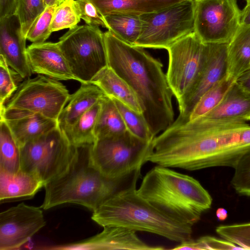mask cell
<instances>
[{
  "mask_svg": "<svg viewBox=\"0 0 250 250\" xmlns=\"http://www.w3.org/2000/svg\"><path fill=\"white\" fill-rule=\"evenodd\" d=\"M250 150V125L246 122H211L198 118L172 123L151 142L149 162L194 171L234 168Z\"/></svg>",
  "mask_w": 250,
  "mask_h": 250,
  "instance_id": "6da1fadb",
  "label": "cell"
},
{
  "mask_svg": "<svg viewBox=\"0 0 250 250\" xmlns=\"http://www.w3.org/2000/svg\"><path fill=\"white\" fill-rule=\"evenodd\" d=\"M107 66L133 89L154 138L174 122V94L163 63L143 48L130 45L110 31L104 33Z\"/></svg>",
  "mask_w": 250,
  "mask_h": 250,
  "instance_id": "7a4b0ae2",
  "label": "cell"
},
{
  "mask_svg": "<svg viewBox=\"0 0 250 250\" xmlns=\"http://www.w3.org/2000/svg\"><path fill=\"white\" fill-rule=\"evenodd\" d=\"M90 146L79 147L78 157L69 170L44 186L42 209L72 203L83 206L93 212L108 199L137 184L141 169L114 178L102 174L90 162Z\"/></svg>",
  "mask_w": 250,
  "mask_h": 250,
  "instance_id": "3957f363",
  "label": "cell"
},
{
  "mask_svg": "<svg viewBox=\"0 0 250 250\" xmlns=\"http://www.w3.org/2000/svg\"><path fill=\"white\" fill-rule=\"evenodd\" d=\"M137 192L161 212L192 226L212 202L198 181L159 165L146 174Z\"/></svg>",
  "mask_w": 250,
  "mask_h": 250,
  "instance_id": "277c9868",
  "label": "cell"
},
{
  "mask_svg": "<svg viewBox=\"0 0 250 250\" xmlns=\"http://www.w3.org/2000/svg\"><path fill=\"white\" fill-rule=\"evenodd\" d=\"M136 185L103 203L93 211L92 220L103 227L117 226L148 232L179 243L191 239L192 226L157 209L138 194Z\"/></svg>",
  "mask_w": 250,
  "mask_h": 250,
  "instance_id": "5b68a950",
  "label": "cell"
},
{
  "mask_svg": "<svg viewBox=\"0 0 250 250\" xmlns=\"http://www.w3.org/2000/svg\"><path fill=\"white\" fill-rule=\"evenodd\" d=\"M20 148L21 169L36 176L44 186L66 173L79 153L59 125Z\"/></svg>",
  "mask_w": 250,
  "mask_h": 250,
  "instance_id": "8992f818",
  "label": "cell"
},
{
  "mask_svg": "<svg viewBox=\"0 0 250 250\" xmlns=\"http://www.w3.org/2000/svg\"><path fill=\"white\" fill-rule=\"evenodd\" d=\"M151 143L138 139L128 131L121 135L98 139L89 146V159L104 176L121 177L141 169L147 162Z\"/></svg>",
  "mask_w": 250,
  "mask_h": 250,
  "instance_id": "52a82bcc",
  "label": "cell"
},
{
  "mask_svg": "<svg viewBox=\"0 0 250 250\" xmlns=\"http://www.w3.org/2000/svg\"><path fill=\"white\" fill-rule=\"evenodd\" d=\"M57 43L73 74L81 83H90L107 65L104 35L99 26L77 25Z\"/></svg>",
  "mask_w": 250,
  "mask_h": 250,
  "instance_id": "ba28073f",
  "label": "cell"
},
{
  "mask_svg": "<svg viewBox=\"0 0 250 250\" xmlns=\"http://www.w3.org/2000/svg\"><path fill=\"white\" fill-rule=\"evenodd\" d=\"M194 0H185L140 16L142 28L134 46L167 49L194 32Z\"/></svg>",
  "mask_w": 250,
  "mask_h": 250,
  "instance_id": "9c48e42d",
  "label": "cell"
},
{
  "mask_svg": "<svg viewBox=\"0 0 250 250\" xmlns=\"http://www.w3.org/2000/svg\"><path fill=\"white\" fill-rule=\"evenodd\" d=\"M167 50L168 54L167 77L179 107L200 77L206 62L207 45L193 32L174 42Z\"/></svg>",
  "mask_w": 250,
  "mask_h": 250,
  "instance_id": "30bf717a",
  "label": "cell"
},
{
  "mask_svg": "<svg viewBox=\"0 0 250 250\" xmlns=\"http://www.w3.org/2000/svg\"><path fill=\"white\" fill-rule=\"evenodd\" d=\"M194 32L205 43H229L240 25L236 0H194Z\"/></svg>",
  "mask_w": 250,
  "mask_h": 250,
  "instance_id": "8fae6325",
  "label": "cell"
},
{
  "mask_svg": "<svg viewBox=\"0 0 250 250\" xmlns=\"http://www.w3.org/2000/svg\"><path fill=\"white\" fill-rule=\"evenodd\" d=\"M70 97L62 83L39 75L22 82L5 107L28 110L58 121Z\"/></svg>",
  "mask_w": 250,
  "mask_h": 250,
  "instance_id": "7c38bea8",
  "label": "cell"
},
{
  "mask_svg": "<svg viewBox=\"0 0 250 250\" xmlns=\"http://www.w3.org/2000/svg\"><path fill=\"white\" fill-rule=\"evenodd\" d=\"M46 225L41 207L23 203L0 213V250L17 249Z\"/></svg>",
  "mask_w": 250,
  "mask_h": 250,
  "instance_id": "4fadbf2b",
  "label": "cell"
},
{
  "mask_svg": "<svg viewBox=\"0 0 250 250\" xmlns=\"http://www.w3.org/2000/svg\"><path fill=\"white\" fill-rule=\"evenodd\" d=\"M228 43H207L206 62L192 91L179 106V115L174 124L186 123L193 107L202 96L227 74Z\"/></svg>",
  "mask_w": 250,
  "mask_h": 250,
  "instance_id": "5bb4252c",
  "label": "cell"
},
{
  "mask_svg": "<svg viewBox=\"0 0 250 250\" xmlns=\"http://www.w3.org/2000/svg\"><path fill=\"white\" fill-rule=\"evenodd\" d=\"M99 233L76 243L60 246L56 250H162L161 246L148 245L136 231L122 227L106 226Z\"/></svg>",
  "mask_w": 250,
  "mask_h": 250,
  "instance_id": "9a60e30c",
  "label": "cell"
},
{
  "mask_svg": "<svg viewBox=\"0 0 250 250\" xmlns=\"http://www.w3.org/2000/svg\"><path fill=\"white\" fill-rule=\"evenodd\" d=\"M26 37L15 14L0 19V55L24 80L32 74L27 54Z\"/></svg>",
  "mask_w": 250,
  "mask_h": 250,
  "instance_id": "2e32d148",
  "label": "cell"
},
{
  "mask_svg": "<svg viewBox=\"0 0 250 250\" xmlns=\"http://www.w3.org/2000/svg\"><path fill=\"white\" fill-rule=\"evenodd\" d=\"M0 120L6 123L20 147L59 125L57 120L17 108L5 107Z\"/></svg>",
  "mask_w": 250,
  "mask_h": 250,
  "instance_id": "e0dca14e",
  "label": "cell"
},
{
  "mask_svg": "<svg viewBox=\"0 0 250 250\" xmlns=\"http://www.w3.org/2000/svg\"><path fill=\"white\" fill-rule=\"evenodd\" d=\"M27 54L32 73L57 80L78 81L57 42L32 43L27 47Z\"/></svg>",
  "mask_w": 250,
  "mask_h": 250,
  "instance_id": "ac0fdd59",
  "label": "cell"
},
{
  "mask_svg": "<svg viewBox=\"0 0 250 250\" xmlns=\"http://www.w3.org/2000/svg\"><path fill=\"white\" fill-rule=\"evenodd\" d=\"M211 122H247L250 121V93L236 81L220 103L200 117Z\"/></svg>",
  "mask_w": 250,
  "mask_h": 250,
  "instance_id": "d6986e66",
  "label": "cell"
},
{
  "mask_svg": "<svg viewBox=\"0 0 250 250\" xmlns=\"http://www.w3.org/2000/svg\"><path fill=\"white\" fill-rule=\"evenodd\" d=\"M105 95L98 86L92 83H82L79 89L70 95L67 105L58 118L59 126L63 132L68 129Z\"/></svg>",
  "mask_w": 250,
  "mask_h": 250,
  "instance_id": "ffe728a7",
  "label": "cell"
},
{
  "mask_svg": "<svg viewBox=\"0 0 250 250\" xmlns=\"http://www.w3.org/2000/svg\"><path fill=\"white\" fill-rule=\"evenodd\" d=\"M91 83L98 86L107 96L115 99L138 114L143 108L136 93L130 86L107 65L92 79Z\"/></svg>",
  "mask_w": 250,
  "mask_h": 250,
  "instance_id": "44dd1931",
  "label": "cell"
},
{
  "mask_svg": "<svg viewBox=\"0 0 250 250\" xmlns=\"http://www.w3.org/2000/svg\"><path fill=\"white\" fill-rule=\"evenodd\" d=\"M43 187L36 176L21 169L16 174L0 170V203L31 198Z\"/></svg>",
  "mask_w": 250,
  "mask_h": 250,
  "instance_id": "7402d4cb",
  "label": "cell"
},
{
  "mask_svg": "<svg viewBox=\"0 0 250 250\" xmlns=\"http://www.w3.org/2000/svg\"><path fill=\"white\" fill-rule=\"evenodd\" d=\"M227 75L236 81L250 69V24H240L228 44Z\"/></svg>",
  "mask_w": 250,
  "mask_h": 250,
  "instance_id": "603a6c76",
  "label": "cell"
},
{
  "mask_svg": "<svg viewBox=\"0 0 250 250\" xmlns=\"http://www.w3.org/2000/svg\"><path fill=\"white\" fill-rule=\"evenodd\" d=\"M103 16L111 13L140 16L153 12L183 0H90Z\"/></svg>",
  "mask_w": 250,
  "mask_h": 250,
  "instance_id": "cb8c5ba5",
  "label": "cell"
},
{
  "mask_svg": "<svg viewBox=\"0 0 250 250\" xmlns=\"http://www.w3.org/2000/svg\"><path fill=\"white\" fill-rule=\"evenodd\" d=\"M101 109L96 121V140L121 135L127 131L113 100L105 95L101 100Z\"/></svg>",
  "mask_w": 250,
  "mask_h": 250,
  "instance_id": "d4e9b609",
  "label": "cell"
},
{
  "mask_svg": "<svg viewBox=\"0 0 250 250\" xmlns=\"http://www.w3.org/2000/svg\"><path fill=\"white\" fill-rule=\"evenodd\" d=\"M101 107L100 100L64 132L72 145L80 147L94 143L96 140L95 127Z\"/></svg>",
  "mask_w": 250,
  "mask_h": 250,
  "instance_id": "484cf974",
  "label": "cell"
},
{
  "mask_svg": "<svg viewBox=\"0 0 250 250\" xmlns=\"http://www.w3.org/2000/svg\"><path fill=\"white\" fill-rule=\"evenodd\" d=\"M108 30L121 40L134 45L142 28L140 16L111 13L103 16Z\"/></svg>",
  "mask_w": 250,
  "mask_h": 250,
  "instance_id": "4316f807",
  "label": "cell"
},
{
  "mask_svg": "<svg viewBox=\"0 0 250 250\" xmlns=\"http://www.w3.org/2000/svg\"><path fill=\"white\" fill-rule=\"evenodd\" d=\"M0 170L16 174L21 169L20 146L3 120H0Z\"/></svg>",
  "mask_w": 250,
  "mask_h": 250,
  "instance_id": "83f0119b",
  "label": "cell"
},
{
  "mask_svg": "<svg viewBox=\"0 0 250 250\" xmlns=\"http://www.w3.org/2000/svg\"><path fill=\"white\" fill-rule=\"evenodd\" d=\"M235 81L226 74L215 83L200 98L190 112L187 122L200 117L215 107Z\"/></svg>",
  "mask_w": 250,
  "mask_h": 250,
  "instance_id": "f1b7e54d",
  "label": "cell"
},
{
  "mask_svg": "<svg viewBox=\"0 0 250 250\" xmlns=\"http://www.w3.org/2000/svg\"><path fill=\"white\" fill-rule=\"evenodd\" d=\"M111 98L116 105L127 131L138 139L151 143L154 137L144 116L137 113L120 101Z\"/></svg>",
  "mask_w": 250,
  "mask_h": 250,
  "instance_id": "f546056e",
  "label": "cell"
},
{
  "mask_svg": "<svg viewBox=\"0 0 250 250\" xmlns=\"http://www.w3.org/2000/svg\"><path fill=\"white\" fill-rule=\"evenodd\" d=\"M46 8L44 0H14V14L20 21L25 37L34 21Z\"/></svg>",
  "mask_w": 250,
  "mask_h": 250,
  "instance_id": "4dcf8cb0",
  "label": "cell"
},
{
  "mask_svg": "<svg viewBox=\"0 0 250 250\" xmlns=\"http://www.w3.org/2000/svg\"><path fill=\"white\" fill-rule=\"evenodd\" d=\"M23 80L0 55V113L5 109V104L16 91Z\"/></svg>",
  "mask_w": 250,
  "mask_h": 250,
  "instance_id": "1f68e13d",
  "label": "cell"
},
{
  "mask_svg": "<svg viewBox=\"0 0 250 250\" xmlns=\"http://www.w3.org/2000/svg\"><path fill=\"white\" fill-rule=\"evenodd\" d=\"M75 0H64L55 10L51 30L52 32L63 29L72 28L80 21Z\"/></svg>",
  "mask_w": 250,
  "mask_h": 250,
  "instance_id": "d6a6232c",
  "label": "cell"
},
{
  "mask_svg": "<svg viewBox=\"0 0 250 250\" xmlns=\"http://www.w3.org/2000/svg\"><path fill=\"white\" fill-rule=\"evenodd\" d=\"M215 230L224 239L244 250H250V223L220 226Z\"/></svg>",
  "mask_w": 250,
  "mask_h": 250,
  "instance_id": "836d02e7",
  "label": "cell"
},
{
  "mask_svg": "<svg viewBox=\"0 0 250 250\" xmlns=\"http://www.w3.org/2000/svg\"><path fill=\"white\" fill-rule=\"evenodd\" d=\"M56 7H46L31 26L26 36V40L34 43L45 42L52 33L51 24Z\"/></svg>",
  "mask_w": 250,
  "mask_h": 250,
  "instance_id": "e575fe53",
  "label": "cell"
},
{
  "mask_svg": "<svg viewBox=\"0 0 250 250\" xmlns=\"http://www.w3.org/2000/svg\"><path fill=\"white\" fill-rule=\"evenodd\" d=\"M173 250H244L242 248L226 240L210 236L201 237L196 240L192 238L179 243Z\"/></svg>",
  "mask_w": 250,
  "mask_h": 250,
  "instance_id": "d590c367",
  "label": "cell"
},
{
  "mask_svg": "<svg viewBox=\"0 0 250 250\" xmlns=\"http://www.w3.org/2000/svg\"><path fill=\"white\" fill-rule=\"evenodd\" d=\"M230 183L239 194L250 196V150L239 160L234 167Z\"/></svg>",
  "mask_w": 250,
  "mask_h": 250,
  "instance_id": "8d00e7d4",
  "label": "cell"
},
{
  "mask_svg": "<svg viewBox=\"0 0 250 250\" xmlns=\"http://www.w3.org/2000/svg\"><path fill=\"white\" fill-rule=\"evenodd\" d=\"M79 16L86 24L106 28L104 17L90 0H75Z\"/></svg>",
  "mask_w": 250,
  "mask_h": 250,
  "instance_id": "74e56055",
  "label": "cell"
},
{
  "mask_svg": "<svg viewBox=\"0 0 250 250\" xmlns=\"http://www.w3.org/2000/svg\"><path fill=\"white\" fill-rule=\"evenodd\" d=\"M14 14V0H0V19Z\"/></svg>",
  "mask_w": 250,
  "mask_h": 250,
  "instance_id": "f35d334b",
  "label": "cell"
},
{
  "mask_svg": "<svg viewBox=\"0 0 250 250\" xmlns=\"http://www.w3.org/2000/svg\"><path fill=\"white\" fill-rule=\"evenodd\" d=\"M236 81L243 88L250 93V69L242 74Z\"/></svg>",
  "mask_w": 250,
  "mask_h": 250,
  "instance_id": "ab89813d",
  "label": "cell"
},
{
  "mask_svg": "<svg viewBox=\"0 0 250 250\" xmlns=\"http://www.w3.org/2000/svg\"><path fill=\"white\" fill-rule=\"evenodd\" d=\"M240 24H250V5H246L241 11Z\"/></svg>",
  "mask_w": 250,
  "mask_h": 250,
  "instance_id": "60d3db41",
  "label": "cell"
},
{
  "mask_svg": "<svg viewBox=\"0 0 250 250\" xmlns=\"http://www.w3.org/2000/svg\"><path fill=\"white\" fill-rule=\"evenodd\" d=\"M216 215L219 221H224L228 217V211L223 208H219L216 211Z\"/></svg>",
  "mask_w": 250,
  "mask_h": 250,
  "instance_id": "b9f144b4",
  "label": "cell"
},
{
  "mask_svg": "<svg viewBox=\"0 0 250 250\" xmlns=\"http://www.w3.org/2000/svg\"><path fill=\"white\" fill-rule=\"evenodd\" d=\"M64 0H44L46 7L57 6Z\"/></svg>",
  "mask_w": 250,
  "mask_h": 250,
  "instance_id": "7bdbcfd3",
  "label": "cell"
},
{
  "mask_svg": "<svg viewBox=\"0 0 250 250\" xmlns=\"http://www.w3.org/2000/svg\"><path fill=\"white\" fill-rule=\"evenodd\" d=\"M247 5H250V0H245Z\"/></svg>",
  "mask_w": 250,
  "mask_h": 250,
  "instance_id": "ee69618b",
  "label": "cell"
},
{
  "mask_svg": "<svg viewBox=\"0 0 250 250\" xmlns=\"http://www.w3.org/2000/svg\"></svg>",
  "mask_w": 250,
  "mask_h": 250,
  "instance_id": "f6af8a7d",
  "label": "cell"
}]
</instances>
